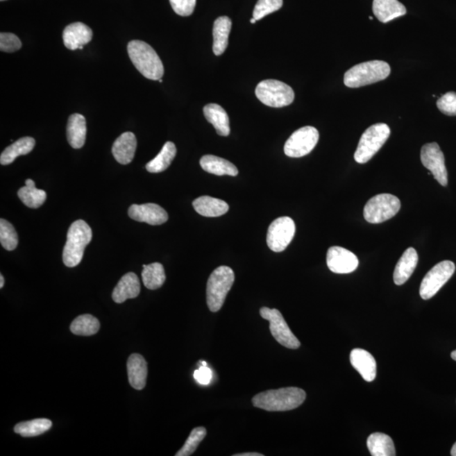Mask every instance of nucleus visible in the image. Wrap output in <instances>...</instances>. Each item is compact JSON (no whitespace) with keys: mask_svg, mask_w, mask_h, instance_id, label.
I'll list each match as a JSON object with an SVG mask.
<instances>
[{"mask_svg":"<svg viewBox=\"0 0 456 456\" xmlns=\"http://www.w3.org/2000/svg\"><path fill=\"white\" fill-rule=\"evenodd\" d=\"M306 399V393L297 387L271 389L258 394L252 399L255 407L268 412H287L294 410Z\"/></svg>","mask_w":456,"mask_h":456,"instance_id":"f257e3e1","label":"nucleus"},{"mask_svg":"<svg viewBox=\"0 0 456 456\" xmlns=\"http://www.w3.org/2000/svg\"><path fill=\"white\" fill-rule=\"evenodd\" d=\"M128 53L132 63L146 79L159 81L164 75V67L155 51L145 42H128Z\"/></svg>","mask_w":456,"mask_h":456,"instance_id":"f03ea898","label":"nucleus"},{"mask_svg":"<svg viewBox=\"0 0 456 456\" xmlns=\"http://www.w3.org/2000/svg\"><path fill=\"white\" fill-rule=\"evenodd\" d=\"M92 239V228L87 222L83 220L73 222L69 228L63 251V261L66 267H76L81 262L85 248Z\"/></svg>","mask_w":456,"mask_h":456,"instance_id":"7ed1b4c3","label":"nucleus"},{"mask_svg":"<svg viewBox=\"0 0 456 456\" xmlns=\"http://www.w3.org/2000/svg\"><path fill=\"white\" fill-rule=\"evenodd\" d=\"M391 74L387 62L373 60L353 66L346 72L344 84L350 88L365 87L384 81Z\"/></svg>","mask_w":456,"mask_h":456,"instance_id":"20e7f679","label":"nucleus"},{"mask_svg":"<svg viewBox=\"0 0 456 456\" xmlns=\"http://www.w3.org/2000/svg\"><path fill=\"white\" fill-rule=\"evenodd\" d=\"M235 275L231 268L220 267L210 274L206 286V302L213 313L219 311L235 283Z\"/></svg>","mask_w":456,"mask_h":456,"instance_id":"39448f33","label":"nucleus"},{"mask_svg":"<svg viewBox=\"0 0 456 456\" xmlns=\"http://www.w3.org/2000/svg\"><path fill=\"white\" fill-rule=\"evenodd\" d=\"M391 135V128L385 124H376L370 126L362 134L358 143L354 159L357 163L364 164L371 160L381 149Z\"/></svg>","mask_w":456,"mask_h":456,"instance_id":"423d86ee","label":"nucleus"},{"mask_svg":"<svg viewBox=\"0 0 456 456\" xmlns=\"http://www.w3.org/2000/svg\"><path fill=\"white\" fill-rule=\"evenodd\" d=\"M255 95L261 103L271 108H283L292 103L295 94L289 85L276 80L261 81L255 89Z\"/></svg>","mask_w":456,"mask_h":456,"instance_id":"0eeeda50","label":"nucleus"},{"mask_svg":"<svg viewBox=\"0 0 456 456\" xmlns=\"http://www.w3.org/2000/svg\"><path fill=\"white\" fill-rule=\"evenodd\" d=\"M400 209L398 198L391 194H380L367 202L364 206V216L369 223H382L395 217Z\"/></svg>","mask_w":456,"mask_h":456,"instance_id":"6e6552de","label":"nucleus"},{"mask_svg":"<svg viewBox=\"0 0 456 456\" xmlns=\"http://www.w3.org/2000/svg\"><path fill=\"white\" fill-rule=\"evenodd\" d=\"M260 316L270 322V330L272 337L279 344L289 349H298L301 343L288 326L285 319L278 310L269 309L267 307H261Z\"/></svg>","mask_w":456,"mask_h":456,"instance_id":"1a4fd4ad","label":"nucleus"},{"mask_svg":"<svg viewBox=\"0 0 456 456\" xmlns=\"http://www.w3.org/2000/svg\"><path fill=\"white\" fill-rule=\"evenodd\" d=\"M455 266L452 261L444 260L436 264L427 273L420 286V296L424 300L430 299L454 275Z\"/></svg>","mask_w":456,"mask_h":456,"instance_id":"9d476101","label":"nucleus"},{"mask_svg":"<svg viewBox=\"0 0 456 456\" xmlns=\"http://www.w3.org/2000/svg\"><path fill=\"white\" fill-rule=\"evenodd\" d=\"M317 128L305 126L296 130L287 140L284 152L289 158H298L310 154L319 142Z\"/></svg>","mask_w":456,"mask_h":456,"instance_id":"9b49d317","label":"nucleus"},{"mask_svg":"<svg viewBox=\"0 0 456 456\" xmlns=\"http://www.w3.org/2000/svg\"><path fill=\"white\" fill-rule=\"evenodd\" d=\"M296 226L291 217H282L272 221L268 228L267 242L272 251L280 253L285 251L294 239Z\"/></svg>","mask_w":456,"mask_h":456,"instance_id":"f8f14e48","label":"nucleus"},{"mask_svg":"<svg viewBox=\"0 0 456 456\" xmlns=\"http://www.w3.org/2000/svg\"><path fill=\"white\" fill-rule=\"evenodd\" d=\"M421 161L423 165L430 170L432 176L442 186L448 185V173L446 159L437 143L426 144L421 150Z\"/></svg>","mask_w":456,"mask_h":456,"instance_id":"ddd939ff","label":"nucleus"},{"mask_svg":"<svg viewBox=\"0 0 456 456\" xmlns=\"http://www.w3.org/2000/svg\"><path fill=\"white\" fill-rule=\"evenodd\" d=\"M327 267L337 274H349L358 267L360 261L353 252L344 248L333 246L327 252Z\"/></svg>","mask_w":456,"mask_h":456,"instance_id":"4468645a","label":"nucleus"},{"mask_svg":"<svg viewBox=\"0 0 456 456\" xmlns=\"http://www.w3.org/2000/svg\"><path fill=\"white\" fill-rule=\"evenodd\" d=\"M128 216L136 221L158 226L165 223L169 220V215L161 206L148 203L144 205H132L128 209Z\"/></svg>","mask_w":456,"mask_h":456,"instance_id":"2eb2a0df","label":"nucleus"},{"mask_svg":"<svg viewBox=\"0 0 456 456\" xmlns=\"http://www.w3.org/2000/svg\"><path fill=\"white\" fill-rule=\"evenodd\" d=\"M92 29L84 23H72L64 30V44L70 50L83 49L85 44L92 41Z\"/></svg>","mask_w":456,"mask_h":456,"instance_id":"dca6fc26","label":"nucleus"},{"mask_svg":"<svg viewBox=\"0 0 456 456\" xmlns=\"http://www.w3.org/2000/svg\"><path fill=\"white\" fill-rule=\"evenodd\" d=\"M350 362L365 381L372 382L375 379L377 364L371 353L364 349H353L350 354Z\"/></svg>","mask_w":456,"mask_h":456,"instance_id":"f3484780","label":"nucleus"},{"mask_svg":"<svg viewBox=\"0 0 456 456\" xmlns=\"http://www.w3.org/2000/svg\"><path fill=\"white\" fill-rule=\"evenodd\" d=\"M137 140L132 132H126L117 139L112 145V152L116 161L120 164L127 165L133 161Z\"/></svg>","mask_w":456,"mask_h":456,"instance_id":"a211bd4d","label":"nucleus"},{"mask_svg":"<svg viewBox=\"0 0 456 456\" xmlns=\"http://www.w3.org/2000/svg\"><path fill=\"white\" fill-rule=\"evenodd\" d=\"M128 381L132 387L137 391H142L146 385L148 373L147 362L142 355L134 353L130 355L127 362Z\"/></svg>","mask_w":456,"mask_h":456,"instance_id":"6ab92c4d","label":"nucleus"},{"mask_svg":"<svg viewBox=\"0 0 456 456\" xmlns=\"http://www.w3.org/2000/svg\"><path fill=\"white\" fill-rule=\"evenodd\" d=\"M140 292V283L133 272L127 273L120 279L112 292V298L116 303H123L127 299L137 298Z\"/></svg>","mask_w":456,"mask_h":456,"instance_id":"aec40b11","label":"nucleus"},{"mask_svg":"<svg viewBox=\"0 0 456 456\" xmlns=\"http://www.w3.org/2000/svg\"><path fill=\"white\" fill-rule=\"evenodd\" d=\"M419 263V255L416 249L409 248L400 257L398 263L396 264L395 271H394V282L396 285H403L414 272Z\"/></svg>","mask_w":456,"mask_h":456,"instance_id":"412c9836","label":"nucleus"},{"mask_svg":"<svg viewBox=\"0 0 456 456\" xmlns=\"http://www.w3.org/2000/svg\"><path fill=\"white\" fill-rule=\"evenodd\" d=\"M373 11L378 19L383 23L407 14V9L398 0H373Z\"/></svg>","mask_w":456,"mask_h":456,"instance_id":"4be33fe9","label":"nucleus"},{"mask_svg":"<svg viewBox=\"0 0 456 456\" xmlns=\"http://www.w3.org/2000/svg\"><path fill=\"white\" fill-rule=\"evenodd\" d=\"M196 212L206 217H217L224 215L229 210V205L220 199L201 196L193 201Z\"/></svg>","mask_w":456,"mask_h":456,"instance_id":"5701e85b","label":"nucleus"},{"mask_svg":"<svg viewBox=\"0 0 456 456\" xmlns=\"http://www.w3.org/2000/svg\"><path fill=\"white\" fill-rule=\"evenodd\" d=\"M87 137V122L83 115L74 114L69 116L67 124V139L74 149H80L85 145Z\"/></svg>","mask_w":456,"mask_h":456,"instance_id":"b1692460","label":"nucleus"},{"mask_svg":"<svg viewBox=\"0 0 456 456\" xmlns=\"http://www.w3.org/2000/svg\"><path fill=\"white\" fill-rule=\"evenodd\" d=\"M200 164L205 171L217 175V176L228 175V176L235 177L239 174V170L232 162L213 155H205L202 157Z\"/></svg>","mask_w":456,"mask_h":456,"instance_id":"393cba45","label":"nucleus"},{"mask_svg":"<svg viewBox=\"0 0 456 456\" xmlns=\"http://www.w3.org/2000/svg\"><path fill=\"white\" fill-rule=\"evenodd\" d=\"M232 29V21L228 17L216 19L213 26V52L217 56H221L228 46V37Z\"/></svg>","mask_w":456,"mask_h":456,"instance_id":"a878e982","label":"nucleus"},{"mask_svg":"<svg viewBox=\"0 0 456 456\" xmlns=\"http://www.w3.org/2000/svg\"><path fill=\"white\" fill-rule=\"evenodd\" d=\"M203 111H204L206 120L216 128L218 135L221 136L229 135V118L223 108L218 104L210 103L205 105Z\"/></svg>","mask_w":456,"mask_h":456,"instance_id":"bb28decb","label":"nucleus"},{"mask_svg":"<svg viewBox=\"0 0 456 456\" xmlns=\"http://www.w3.org/2000/svg\"><path fill=\"white\" fill-rule=\"evenodd\" d=\"M35 145L36 142L32 137L19 139L2 152L0 155V163L3 166L11 164L19 155L29 154L33 150Z\"/></svg>","mask_w":456,"mask_h":456,"instance_id":"cd10ccee","label":"nucleus"},{"mask_svg":"<svg viewBox=\"0 0 456 456\" xmlns=\"http://www.w3.org/2000/svg\"><path fill=\"white\" fill-rule=\"evenodd\" d=\"M367 446L373 456H395L396 448L389 435L374 432L367 440Z\"/></svg>","mask_w":456,"mask_h":456,"instance_id":"c85d7f7f","label":"nucleus"},{"mask_svg":"<svg viewBox=\"0 0 456 456\" xmlns=\"http://www.w3.org/2000/svg\"><path fill=\"white\" fill-rule=\"evenodd\" d=\"M177 148L174 143L169 142L163 146L161 151L154 159L148 162L146 167V170L151 174H158L164 171L169 169L171 163L176 157Z\"/></svg>","mask_w":456,"mask_h":456,"instance_id":"c756f323","label":"nucleus"},{"mask_svg":"<svg viewBox=\"0 0 456 456\" xmlns=\"http://www.w3.org/2000/svg\"><path fill=\"white\" fill-rule=\"evenodd\" d=\"M18 197L27 208L37 209L44 204L47 193L36 188L32 179H26V185L18 191Z\"/></svg>","mask_w":456,"mask_h":456,"instance_id":"7c9ffc66","label":"nucleus"},{"mask_svg":"<svg viewBox=\"0 0 456 456\" xmlns=\"http://www.w3.org/2000/svg\"><path fill=\"white\" fill-rule=\"evenodd\" d=\"M142 280L144 285L148 289L157 290L162 287L166 280L164 267L160 263L144 264Z\"/></svg>","mask_w":456,"mask_h":456,"instance_id":"2f4dec72","label":"nucleus"},{"mask_svg":"<svg viewBox=\"0 0 456 456\" xmlns=\"http://www.w3.org/2000/svg\"><path fill=\"white\" fill-rule=\"evenodd\" d=\"M52 422L47 419H38L28 422L19 423L15 425L14 430L22 437H36V436L44 434L52 428Z\"/></svg>","mask_w":456,"mask_h":456,"instance_id":"473e14b6","label":"nucleus"},{"mask_svg":"<svg viewBox=\"0 0 456 456\" xmlns=\"http://www.w3.org/2000/svg\"><path fill=\"white\" fill-rule=\"evenodd\" d=\"M100 322L91 314L80 315L70 325V330L76 336L90 337L99 332Z\"/></svg>","mask_w":456,"mask_h":456,"instance_id":"72a5a7b5","label":"nucleus"},{"mask_svg":"<svg viewBox=\"0 0 456 456\" xmlns=\"http://www.w3.org/2000/svg\"><path fill=\"white\" fill-rule=\"evenodd\" d=\"M0 243L8 251H12L18 245V235L14 226L10 222L0 220Z\"/></svg>","mask_w":456,"mask_h":456,"instance_id":"f704fd0d","label":"nucleus"},{"mask_svg":"<svg viewBox=\"0 0 456 456\" xmlns=\"http://www.w3.org/2000/svg\"><path fill=\"white\" fill-rule=\"evenodd\" d=\"M206 434H208V431H206L204 427H198L194 428L191 431L189 438L187 439L184 446L181 448L180 450L178 451V453L175 455L176 456H189L194 453V451L196 450L199 444H200L203 439L205 438Z\"/></svg>","mask_w":456,"mask_h":456,"instance_id":"c9c22d12","label":"nucleus"},{"mask_svg":"<svg viewBox=\"0 0 456 456\" xmlns=\"http://www.w3.org/2000/svg\"><path fill=\"white\" fill-rule=\"evenodd\" d=\"M282 6L283 0H258L253 10V17L260 21L267 15L279 10Z\"/></svg>","mask_w":456,"mask_h":456,"instance_id":"e433bc0d","label":"nucleus"},{"mask_svg":"<svg viewBox=\"0 0 456 456\" xmlns=\"http://www.w3.org/2000/svg\"><path fill=\"white\" fill-rule=\"evenodd\" d=\"M437 107L444 115L456 116V93L450 92L440 97Z\"/></svg>","mask_w":456,"mask_h":456,"instance_id":"4c0bfd02","label":"nucleus"},{"mask_svg":"<svg viewBox=\"0 0 456 456\" xmlns=\"http://www.w3.org/2000/svg\"><path fill=\"white\" fill-rule=\"evenodd\" d=\"M22 44L17 36L13 33L0 34V50L6 53H14L22 48Z\"/></svg>","mask_w":456,"mask_h":456,"instance_id":"58836bf2","label":"nucleus"},{"mask_svg":"<svg viewBox=\"0 0 456 456\" xmlns=\"http://www.w3.org/2000/svg\"><path fill=\"white\" fill-rule=\"evenodd\" d=\"M174 12L181 17H189L196 8V0H169Z\"/></svg>","mask_w":456,"mask_h":456,"instance_id":"ea45409f","label":"nucleus"},{"mask_svg":"<svg viewBox=\"0 0 456 456\" xmlns=\"http://www.w3.org/2000/svg\"><path fill=\"white\" fill-rule=\"evenodd\" d=\"M194 378L201 385H208L212 379V370L206 365H201L200 369L194 371Z\"/></svg>","mask_w":456,"mask_h":456,"instance_id":"a19ab883","label":"nucleus"},{"mask_svg":"<svg viewBox=\"0 0 456 456\" xmlns=\"http://www.w3.org/2000/svg\"><path fill=\"white\" fill-rule=\"evenodd\" d=\"M235 456H264V455L256 453V452H251V453L237 454Z\"/></svg>","mask_w":456,"mask_h":456,"instance_id":"79ce46f5","label":"nucleus"},{"mask_svg":"<svg viewBox=\"0 0 456 456\" xmlns=\"http://www.w3.org/2000/svg\"><path fill=\"white\" fill-rule=\"evenodd\" d=\"M3 286H5V278H3V276L1 274L0 275V288H3Z\"/></svg>","mask_w":456,"mask_h":456,"instance_id":"37998d69","label":"nucleus"},{"mask_svg":"<svg viewBox=\"0 0 456 456\" xmlns=\"http://www.w3.org/2000/svg\"><path fill=\"white\" fill-rule=\"evenodd\" d=\"M450 454L452 456H456V443L454 444L453 447H452Z\"/></svg>","mask_w":456,"mask_h":456,"instance_id":"c03bdc74","label":"nucleus"},{"mask_svg":"<svg viewBox=\"0 0 456 456\" xmlns=\"http://www.w3.org/2000/svg\"><path fill=\"white\" fill-rule=\"evenodd\" d=\"M451 357L453 358L455 361H456V350H455L454 352H452Z\"/></svg>","mask_w":456,"mask_h":456,"instance_id":"a18cd8bd","label":"nucleus"},{"mask_svg":"<svg viewBox=\"0 0 456 456\" xmlns=\"http://www.w3.org/2000/svg\"><path fill=\"white\" fill-rule=\"evenodd\" d=\"M256 22H257L256 19L253 17L251 19V22L252 23V24H255Z\"/></svg>","mask_w":456,"mask_h":456,"instance_id":"49530a36","label":"nucleus"},{"mask_svg":"<svg viewBox=\"0 0 456 456\" xmlns=\"http://www.w3.org/2000/svg\"><path fill=\"white\" fill-rule=\"evenodd\" d=\"M159 83H162V79H160V80H159Z\"/></svg>","mask_w":456,"mask_h":456,"instance_id":"de8ad7c7","label":"nucleus"},{"mask_svg":"<svg viewBox=\"0 0 456 456\" xmlns=\"http://www.w3.org/2000/svg\"><path fill=\"white\" fill-rule=\"evenodd\" d=\"M1 1H6V0H1Z\"/></svg>","mask_w":456,"mask_h":456,"instance_id":"09e8293b","label":"nucleus"}]
</instances>
